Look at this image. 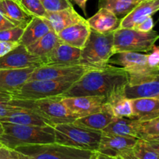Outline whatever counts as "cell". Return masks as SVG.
<instances>
[{
  "label": "cell",
  "instance_id": "6da1fadb",
  "mask_svg": "<svg viewBox=\"0 0 159 159\" xmlns=\"http://www.w3.org/2000/svg\"><path fill=\"white\" fill-rule=\"evenodd\" d=\"M128 82V74L124 68L109 65L103 69L88 70L61 96H104L108 99L124 91Z\"/></svg>",
  "mask_w": 159,
  "mask_h": 159
},
{
  "label": "cell",
  "instance_id": "7a4b0ae2",
  "mask_svg": "<svg viewBox=\"0 0 159 159\" xmlns=\"http://www.w3.org/2000/svg\"><path fill=\"white\" fill-rule=\"evenodd\" d=\"M3 133L0 144L9 149L32 144L55 142L54 129L52 126H28L2 122Z\"/></svg>",
  "mask_w": 159,
  "mask_h": 159
},
{
  "label": "cell",
  "instance_id": "3957f363",
  "mask_svg": "<svg viewBox=\"0 0 159 159\" xmlns=\"http://www.w3.org/2000/svg\"><path fill=\"white\" fill-rule=\"evenodd\" d=\"M113 33L99 34L91 30L85 46L81 49L80 65L90 69H103L108 66L113 55Z\"/></svg>",
  "mask_w": 159,
  "mask_h": 159
},
{
  "label": "cell",
  "instance_id": "277c9868",
  "mask_svg": "<svg viewBox=\"0 0 159 159\" xmlns=\"http://www.w3.org/2000/svg\"><path fill=\"white\" fill-rule=\"evenodd\" d=\"M55 142L82 150L97 152L102 131L77 125L73 123L57 124L54 127Z\"/></svg>",
  "mask_w": 159,
  "mask_h": 159
},
{
  "label": "cell",
  "instance_id": "5b68a950",
  "mask_svg": "<svg viewBox=\"0 0 159 159\" xmlns=\"http://www.w3.org/2000/svg\"><path fill=\"white\" fill-rule=\"evenodd\" d=\"M61 99V96L35 100L12 99V103L33 110L54 127L57 124L73 123L77 119L68 111Z\"/></svg>",
  "mask_w": 159,
  "mask_h": 159
},
{
  "label": "cell",
  "instance_id": "8992f818",
  "mask_svg": "<svg viewBox=\"0 0 159 159\" xmlns=\"http://www.w3.org/2000/svg\"><path fill=\"white\" fill-rule=\"evenodd\" d=\"M114 58H110L109 64L120 66L128 74L127 85H135L151 80L159 74L158 68H152L148 63V54L141 52L125 51L113 54Z\"/></svg>",
  "mask_w": 159,
  "mask_h": 159
},
{
  "label": "cell",
  "instance_id": "52a82bcc",
  "mask_svg": "<svg viewBox=\"0 0 159 159\" xmlns=\"http://www.w3.org/2000/svg\"><path fill=\"white\" fill-rule=\"evenodd\" d=\"M159 39L157 31L141 32L129 28H119L113 33V54L125 51L149 52Z\"/></svg>",
  "mask_w": 159,
  "mask_h": 159
},
{
  "label": "cell",
  "instance_id": "ba28073f",
  "mask_svg": "<svg viewBox=\"0 0 159 159\" xmlns=\"http://www.w3.org/2000/svg\"><path fill=\"white\" fill-rule=\"evenodd\" d=\"M14 150L31 159H90L96 152L68 147L57 142L20 146Z\"/></svg>",
  "mask_w": 159,
  "mask_h": 159
},
{
  "label": "cell",
  "instance_id": "9c48e42d",
  "mask_svg": "<svg viewBox=\"0 0 159 159\" xmlns=\"http://www.w3.org/2000/svg\"><path fill=\"white\" fill-rule=\"evenodd\" d=\"M73 81L30 80L12 93V99H35L61 96L71 86Z\"/></svg>",
  "mask_w": 159,
  "mask_h": 159
},
{
  "label": "cell",
  "instance_id": "30bf717a",
  "mask_svg": "<svg viewBox=\"0 0 159 159\" xmlns=\"http://www.w3.org/2000/svg\"><path fill=\"white\" fill-rule=\"evenodd\" d=\"M90 68L82 65H41L34 69L30 80L73 81L80 79Z\"/></svg>",
  "mask_w": 159,
  "mask_h": 159
},
{
  "label": "cell",
  "instance_id": "8fae6325",
  "mask_svg": "<svg viewBox=\"0 0 159 159\" xmlns=\"http://www.w3.org/2000/svg\"><path fill=\"white\" fill-rule=\"evenodd\" d=\"M43 65V59L31 54L26 47L19 43L0 57V69H21Z\"/></svg>",
  "mask_w": 159,
  "mask_h": 159
},
{
  "label": "cell",
  "instance_id": "7c38bea8",
  "mask_svg": "<svg viewBox=\"0 0 159 159\" xmlns=\"http://www.w3.org/2000/svg\"><path fill=\"white\" fill-rule=\"evenodd\" d=\"M61 100L68 111L77 119L99 112L107 102L104 96L62 97Z\"/></svg>",
  "mask_w": 159,
  "mask_h": 159
},
{
  "label": "cell",
  "instance_id": "4fadbf2b",
  "mask_svg": "<svg viewBox=\"0 0 159 159\" xmlns=\"http://www.w3.org/2000/svg\"><path fill=\"white\" fill-rule=\"evenodd\" d=\"M139 138L124 137L102 131L97 152L111 157L121 156L131 152Z\"/></svg>",
  "mask_w": 159,
  "mask_h": 159
},
{
  "label": "cell",
  "instance_id": "5bb4252c",
  "mask_svg": "<svg viewBox=\"0 0 159 159\" xmlns=\"http://www.w3.org/2000/svg\"><path fill=\"white\" fill-rule=\"evenodd\" d=\"M81 49L61 42L44 59L43 65H79Z\"/></svg>",
  "mask_w": 159,
  "mask_h": 159
},
{
  "label": "cell",
  "instance_id": "9a60e30c",
  "mask_svg": "<svg viewBox=\"0 0 159 159\" xmlns=\"http://www.w3.org/2000/svg\"><path fill=\"white\" fill-rule=\"evenodd\" d=\"M159 10V0H143L125 17L121 19L120 28L133 29L137 24Z\"/></svg>",
  "mask_w": 159,
  "mask_h": 159
},
{
  "label": "cell",
  "instance_id": "2e32d148",
  "mask_svg": "<svg viewBox=\"0 0 159 159\" xmlns=\"http://www.w3.org/2000/svg\"><path fill=\"white\" fill-rule=\"evenodd\" d=\"M43 19L48 23L51 30L57 34L71 25L85 20V18L76 12L73 6L57 12H47Z\"/></svg>",
  "mask_w": 159,
  "mask_h": 159
},
{
  "label": "cell",
  "instance_id": "e0dca14e",
  "mask_svg": "<svg viewBox=\"0 0 159 159\" xmlns=\"http://www.w3.org/2000/svg\"><path fill=\"white\" fill-rule=\"evenodd\" d=\"M91 28L89 26L87 20L75 23L68 26L57 33L59 39L61 42L74 48L82 49L90 35Z\"/></svg>",
  "mask_w": 159,
  "mask_h": 159
},
{
  "label": "cell",
  "instance_id": "ac0fdd59",
  "mask_svg": "<svg viewBox=\"0 0 159 159\" xmlns=\"http://www.w3.org/2000/svg\"><path fill=\"white\" fill-rule=\"evenodd\" d=\"M86 20L93 30L99 34H109L119 29L121 19L118 18L111 11L99 8L95 15Z\"/></svg>",
  "mask_w": 159,
  "mask_h": 159
},
{
  "label": "cell",
  "instance_id": "d6986e66",
  "mask_svg": "<svg viewBox=\"0 0 159 159\" xmlns=\"http://www.w3.org/2000/svg\"><path fill=\"white\" fill-rule=\"evenodd\" d=\"M36 68L0 69V89L13 93L29 81Z\"/></svg>",
  "mask_w": 159,
  "mask_h": 159
},
{
  "label": "cell",
  "instance_id": "ffe728a7",
  "mask_svg": "<svg viewBox=\"0 0 159 159\" xmlns=\"http://www.w3.org/2000/svg\"><path fill=\"white\" fill-rule=\"evenodd\" d=\"M0 11L15 26L25 29L34 16L19 2L12 0H0Z\"/></svg>",
  "mask_w": 159,
  "mask_h": 159
},
{
  "label": "cell",
  "instance_id": "44dd1931",
  "mask_svg": "<svg viewBox=\"0 0 159 159\" xmlns=\"http://www.w3.org/2000/svg\"><path fill=\"white\" fill-rule=\"evenodd\" d=\"M133 119L148 121L159 117V99L156 97L131 99Z\"/></svg>",
  "mask_w": 159,
  "mask_h": 159
},
{
  "label": "cell",
  "instance_id": "7402d4cb",
  "mask_svg": "<svg viewBox=\"0 0 159 159\" xmlns=\"http://www.w3.org/2000/svg\"><path fill=\"white\" fill-rule=\"evenodd\" d=\"M115 119L116 117L113 114L111 107L107 102L99 112L84 117L78 118L74 121V124L92 130L102 131Z\"/></svg>",
  "mask_w": 159,
  "mask_h": 159
},
{
  "label": "cell",
  "instance_id": "603a6c76",
  "mask_svg": "<svg viewBox=\"0 0 159 159\" xmlns=\"http://www.w3.org/2000/svg\"><path fill=\"white\" fill-rule=\"evenodd\" d=\"M0 122L11 123L14 124L28 126H51L49 123L42 116L30 109L21 107L8 116L0 118Z\"/></svg>",
  "mask_w": 159,
  "mask_h": 159
},
{
  "label": "cell",
  "instance_id": "cb8c5ba5",
  "mask_svg": "<svg viewBox=\"0 0 159 159\" xmlns=\"http://www.w3.org/2000/svg\"><path fill=\"white\" fill-rule=\"evenodd\" d=\"M140 124L141 121L135 119L124 117L116 118L102 131L120 136L139 138Z\"/></svg>",
  "mask_w": 159,
  "mask_h": 159
},
{
  "label": "cell",
  "instance_id": "d4e9b609",
  "mask_svg": "<svg viewBox=\"0 0 159 159\" xmlns=\"http://www.w3.org/2000/svg\"><path fill=\"white\" fill-rule=\"evenodd\" d=\"M51 30L50 26L43 18L34 16L23 30V34L19 43L25 47H28Z\"/></svg>",
  "mask_w": 159,
  "mask_h": 159
},
{
  "label": "cell",
  "instance_id": "484cf974",
  "mask_svg": "<svg viewBox=\"0 0 159 159\" xmlns=\"http://www.w3.org/2000/svg\"><path fill=\"white\" fill-rule=\"evenodd\" d=\"M126 97L130 99L137 98L156 97L159 94V74L151 80L135 85H127L124 89Z\"/></svg>",
  "mask_w": 159,
  "mask_h": 159
},
{
  "label": "cell",
  "instance_id": "4316f807",
  "mask_svg": "<svg viewBox=\"0 0 159 159\" xmlns=\"http://www.w3.org/2000/svg\"><path fill=\"white\" fill-rule=\"evenodd\" d=\"M57 33L51 30L32 44L26 47L31 54L43 59L61 43Z\"/></svg>",
  "mask_w": 159,
  "mask_h": 159
},
{
  "label": "cell",
  "instance_id": "83f0119b",
  "mask_svg": "<svg viewBox=\"0 0 159 159\" xmlns=\"http://www.w3.org/2000/svg\"><path fill=\"white\" fill-rule=\"evenodd\" d=\"M107 103L110 104L111 107L116 118L124 117L133 119L131 99L126 97L124 90L108 98Z\"/></svg>",
  "mask_w": 159,
  "mask_h": 159
},
{
  "label": "cell",
  "instance_id": "f1b7e54d",
  "mask_svg": "<svg viewBox=\"0 0 159 159\" xmlns=\"http://www.w3.org/2000/svg\"><path fill=\"white\" fill-rule=\"evenodd\" d=\"M139 0H99V7L111 11L118 18L123 19L140 2Z\"/></svg>",
  "mask_w": 159,
  "mask_h": 159
},
{
  "label": "cell",
  "instance_id": "f546056e",
  "mask_svg": "<svg viewBox=\"0 0 159 159\" xmlns=\"http://www.w3.org/2000/svg\"><path fill=\"white\" fill-rule=\"evenodd\" d=\"M132 152L138 159H159V155L148 141L142 138L138 140L132 149Z\"/></svg>",
  "mask_w": 159,
  "mask_h": 159
},
{
  "label": "cell",
  "instance_id": "4dcf8cb0",
  "mask_svg": "<svg viewBox=\"0 0 159 159\" xmlns=\"http://www.w3.org/2000/svg\"><path fill=\"white\" fill-rule=\"evenodd\" d=\"M158 136H159V117L151 120L141 121L139 138L146 140Z\"/></svg>",
  "mask_w": 159,
  "mask_h": 159
},
{
  "label": "cell",
  "instance_id": "1f68e13d",
  "mask_svg": "<svg viewBox=\"0 0 159 159\" xmlns=\"http://www.w3.org/2000/svg\"><path fill=\"white\" fill-rule=\"evenodd\" d=\"M12 96L10 92L0 89V118L8 116L19 110L20 107L12 103Z\"/></svg>",
  "mask_w": 159,
  "mask_h": 159
},
{
  "label": "cell",
  "instance_id": "d6a6232c",
  "mask_svg": "<svg viewBox=\"0 0 159 159\" xmlns=\"http://www.w3.org/2000/svg\"><path fill=\"white\" fill-rule=\"evenodd\" d=\"M20 4L34 16L43 18L47 12L42 6L40 0H19Z\"/></svg>",
  "mask_w": 159,
  "mask_h": 159
},
{
  "label": "cell",
  "instance_id": "836d02e7",
  "mask_svg": "<svg viewBox=\"0 0 159 159\" xmlns=\"http://www.w3.org/2000/svg\"><path fill=\"white\" fill-rule=\"evenodd\" d=\"M47 12H57L72 7L71 0H40Z\"/></svg>",
  "mask_w": 159,
  "mask_h": 159
},
{
  "label": "cell",
  "instance_id": "e575fe53",
  "mask_svg": "<svg viewBox=\"0 0 159 159\" xmlns=\"http://www.w3.org/2000/svg\"><path fill=\"white\" fill-rule=\"evenodd\" d=\"M24 29L14 26L12 28L0 31V41L9 43H19Z\"/></svg>",
  "mask_w": 159,
  "mask_h": 159
},
{
  "label": "cell",
  "instance_id": "d590c367",
  "mask_svg": "<svg viewBox=\"0 0 159 159\" xmlns=\"http://www.w3.org/2000/svg\"><path fill=\"white\" fill-rule=\"evenodd\" d=\"M154 26H155V23H154L153 18L152 16H149L137 24L133 29L141 31V32H150L153 30Z\"/></svg>",
  "mask_w": 159,
  "mask_h": 159
},
{
  "label": "cell",
  "instance_id": "8d00e7d4",
  "mask_svg": "<svg viewBox=\"0 0 159 159\" xmlns=\"http://www.w3.org/2000/svg\"><path fill=\"white\" fill-rule=\"evenodd\" d=\"M152 51L150 54H148V63L152 68L159 69V47L154 45Z\"/></svg>",
  "mask_w": 159,
  "mask_h": 159
},
{
  "label": "cell",
  "instance_id": "74e56055",
  "mask_svg": "<svg viewBox=\"0 0 159 159\" xmlns=\"http://www.w3.org/2000/svg\"><path fill=\"white\" fill-rule=\"evenodd\" d=\"M19 43H9V42H2L0 41V57L13 49L16 47Z\"/></svg>",
  "mask_w": 159,
  "mask_h": 159
},
{
  "label": "cell",
  "instance_id": "f35d334b",
  "mask_svg": "<svg viewBox=\"0 0 159 159\" xmlns=\"http://www.w3.org/2000/svg\"><path fill=\"white\" fill-rule=\"evenodd\" d=\"M14 25L0 11V31L14 27Z\"/></svg>",
  "mask_w": 159,
  "mask_h": 159
},
{
  "label": "cell",
  "instance_id": "ab89813d",
  "mask_svg": "<svg viewBox=\"0 0 159 159\" xmlns=\"http://www.w3.org/2000/svg\"><path fill=\"white\" fill-rule=\"evenodd\" d=\"M73 1L75 2L76 5H78L79 6V8L83 11L85 15L86 16V5L88 0H73Z\"/></svg>",
  "mask_w": 159,
  "mask_h": 159
},
{
  "label": "cell",
  "instance_id": "60d3db41",
  "mask_svg": "<svg viewBox=\"0 0 159 159\" xmlns=\"http://www.w3.org/2000/svg\"><path fill=\"white\" fill-rule=\"evenodd\" d=\"M96 159H123L122 157L117 156V157H111L108 156V155H102V154L96 152Z\"/></svg>",
  "mask_w": 159,
  "mask_h": 159
},
{
  "label": "cell",
  "instance_id": "b9f144b4",
  "mask_svg": "<svg viewBox=\"0 0 159 159\" xmlns=\"http://www.w3.org/2000/svg\"><path fill=\"white\" fill-rule=\"evenodd\" d=\"M148 141L150 145L153 148L154 150L157 152V154L159 155V141H152V140H146Z\"/></svg>",
  "mask_w": 159,
  "mask_h": 159
},
{
  "label": "cell",
  "instance_id": "7bdbcfd3",
  "mask_svg": "<svg viewBox=\"0 0 159 159\" xmlns=\"http://www.w3.org/2000/svg\"><path fill=\"white\" fill-rule=\"evenodd\" d=\"M8 159H20L19 152L13 149H10V154H9Z\"/></svg>",
  "mask_w": 159,
  "mask_h": 159
},
{
  "label": "cell",
  "instance_id": "ee69618b",
  "mask_svg": "<svg viewBox=\"0 0 159 159\" xmlns=\"http://www.w3.org/2000/svg\"><path fill=\"white\" fill-rule=\"evenodd\" d=\"M120 157H122L123 159H138L137 157L134 156V155L133 154V152H127V153L124 154V155H121Z\"/></svg>",
  "mask_w": 159,
  "mask_h": 159
},
{
  "label": "cell",
  "instance_id": "f6af8a7d",
  "mask_svg": "<svg viewBox=\"0 0 159 159\" xmlns=\"http://www.w3.org/2000/svg\"><path fill=\"white\" fill-rule=\"evenodd\" d=\"M19 155H20V159H31V158H30L28 156H26V155H23V154L20 153V152H19Z\"/></svg>",
  "mask_w": 159,
  "mask_h": 159
},
{
  "label": "cell",
  "instance_id": "bcb514c9",
  "mask_svg": "<svg viewBox=\"0 0 159 159\" xmlns=\"http://www.w3.org/2000/svg\"><path fill=\"white\" fill-rule=\"evenodd\" d=\"M144 140H145V139H144ZM146 140H152V141H159V136L154 137V138H148V139H146Z\"/></svg>",
  "mask_w": 159,
  "mask_h": 159
},
{
  "label": "cell",
  "instance_id": "7dc6e473",
  "mask_svg": "<svg viewBox=\"0 0 159 159\" xmlns=\"http://www.w3.org/2000/svg\"><path fill=\"white\" fill-rule=\"evenodd\" d=\"M3 133V127L2 122H0V136L2 135V134Z\"/></svg>",
  "mask_w": 159,
  "mask_h": 159
},
{
  "label": "cell",
  "instance_id": "c3c4849f",
  "mask_svg": "<svg viewBox=\"0 0 159 159\" xmlns=\"http://www.w3.org/2000/svg\"><path fill=\"white\" fill-rule=\"evenodd\" d=\"M96 153H95V155H93V156L92 157V158H90V159H96Z\"/></svg>",
  "mask_w": 159,
  "mask_h": 159
},
{
  "label": "cell",
  "instance_id": "681fc988",
  "mask_svg": "<svg viewBox=\"0 0 159 159\" xmlns=\"http://www.w3.org/2000/svg\"><path fill=\"white\" fill-rule=\"evenodd\" d=\"M12 1H15V2H17L20 3V2H19V0H12Z\"/></svg>",
  "mask_w": 159,
  "mask_h": 159
},
{
  "label": "cell",
  "instance_id": "f907efd6",
  "mask_svg": "<svg viewBox=\"0 0 159 159\" xmlns=\"http://www.w3.org/2000/svg\"><path fill=\"white\" fill-rule=\"evenodd\" d=\"M156 98H158V99H159V94L158 95V96H156Z\"/></svg>",
  "mask_w": 159,
  "mask_h": 159
},
{
  "label": "cell",
  "instance_id": "816d5d0a",
  "mask_svg": "<svg viewBox=\"0 0 159 159\" xmlns=\"http://www.w3.org/2000/svg\"><path fill=\"white\" fill-rule=\"evenodd\" d=\"M139 1H143V0H139Z\"/></svg>",
  "mask_w": 159,
  "mask_h": 159
}]
</instances>
